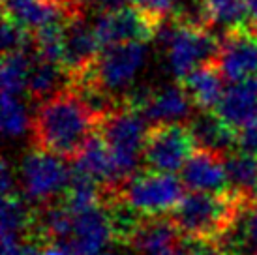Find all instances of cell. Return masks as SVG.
<instances>
[{
	"label": "cell",
	"instance_id": "2",
	"mask_svg": "<svg viewBox=\"0 0 257 255\" xmlns=\"http://www.w3.org/2000/svg\"><path fill=\"white\" fill-rule=\"evenodd\" d=\"M248 203L251 199L240 197L231 190L225 193L190 191L169 218L186 240L220 242Z\"/></svg>",
	"mask_w": 257,
	"mask_h": 255
},
{
	"label": "cell",
	"instance_id": "27",
	"mask_svg": "<svg viewBox=\"0 0 257 255\" xmlns=\"http://www.w3.org/2000/svg\"><path fill=\"white\" fill-rule=\"evenodd\" d=\"M68 21V19H66ZM66 21L51 23L47 27L36 30L32 38L34 55L38 58L49 60V62L62 66V55H64V36H66Z\"/></svg>",
	"mask_w": 257,
	"mask_h": 255
},
{
	"label": "cell",
	"instance_id": "16",
	"mask_svg": "<svg viewBox=\"0 0 257 255\" xmlns=\"http://www.w3.org/2000/svg\"><path fill=\"white\" fill-rule=\"evenodd\" d=\"M73 167H77L88 177H92L103 188V191L116 190L124 182L120 171L114 163L113 154L100 134L94 135L92 139L86 143L81 154L73 160Z\"/></svg>",
	"mask_w": 257,
	"mask_h": 255
},
{
	"label": "cell",
	"instance_id": "22",
	"mask_svg": "<svg viewBox=\"0 0 257 255\" xmlns=\"http://www.w3.org/2000/svg\"><path fill=\"white\" fill-rule=\"evenodd\" d=\"M64 81L70 85V77L60 64L49 62L38 58L34 55L32 68L29 75V86H27V96L38 105L53 98L55 94L64 90Z\"/></svg>",
	"mask_w": 257,
	"mask_h": 255
},
{
	"label": "cell",
	"instance_id": "5",
	"mask_svg": "<svg viewBox=\"0 0 257 255\" xmlns=\"http://www.w3.org/2000/svg\"><path fill=\"white\" fill-rule=\"evenodd\" d=\"M114 195L141 218H164L184 199V182L171 173L137 171L126 178Z\"/></svg>",
	"mask_w": 257,
	"mask_h": 255
},
{
	"label": "cell",
	"instance_id": "10",
	"mask_svg": "<svg viewBox=\"0 0 257 255\" xmlns=\"http://www.w3.org/2000/svg\"><path fill=\"white\" fill-rule=\"evenodd\" d=\"M158 17L149 14L137 4H130L109 14H100L92 29L101 49L118 43H149L158 36L162 25Z\"/></svg>",
	"mask_w": 257,
	"mask_h": 255
},
{
	"label": "cell",
	"instance_id": "8",
	"mask_svg": "<svg viewBox=\"0 0 257 255\" xmlns=\"http://www.w3.org/2000/svg\"><path fill=\"white\" fill-rule=\"evenodd\" d=\"M124 107L141 113L145 120L154 124L190 122V118L197 111L180 83H171L158 88H145V86L132 88L124 98Z\"/></svg>",
	"mask_w": 257,
	"mask_h": 255
},
{
	"label": "cell",
	"instance_id": "11",
	"mask_svg": "<svg viewBox=\"0 0 257 255\" xmlns=\"http://www.w3.org/2000/svg\"><path fill=\"white\" fill-rule=\"evenodd\" d=\"M214 64L229 85L257 77V30L250 25L225 30Z\"/></svg>",
	"mask_w": 257,
	"mask_h": 255
},
{
	"label": "cell",
	"instance_id": "37",
	"mask_svg": "<svg viewBox=\"0 0 257 255\" xmlns=\"http://www.w3.org/2000/svg\"><path fill=\"white\" fill-rule=\"evenodd\" d=\"M248 2V14H250V27L257 30V0H246Z\"/></svg>",
	"mask_w": 257,
	"mask_h": 255
},
{
	"label": "cell",
	"instance_id": "38",
	"mask_svg": "<svg viewBox=\"0 0 257 255\" xmlns=\"http://www.w3.org/2000/svg\"><path fill=\"white\" fill-rule=\"evenodd\" d=\"M98 255H118V251H116V249H113V246H111V248L103 249V251H101V253H98Z\"/></svg>",
	"mask_w": 257,
	"mask_h": 255
},
{
	"label": "cell",
	"instance_id": "9",
	"mask_svg": "<svg viewBox=\"0 0 257 255\" xmlns=\"http://www.w3.org/2000/svg\"><path fill=\"white\" fill-rule=\"evenodd\" d=\"M197 150L188 124H152L145 141L143 162L149 171L171 173L184 169Z\"/></svg>",
	"mask_w": 257,
	"mask_h": 255
},
{
	"label": "cell",
	"instance_id": "23",
	"mask_svg": "<svg viewBox=\"0 0 257 255\" xmlns=\"http://www.w3.org/2000/svg\"><path fill=\"white\" fill-rule=\"evenodd\" d=\"M229 190L244 199H257V156L233 150L225 156Z\"/></svg>",
	"mask_w": 257,
	"mask_h": 255
},
{
	"label": "cell",
	"instance_id": "36",
	"mask_svg": "<svg viewBox=\"0 0 257 255\" xmlns=\"http://www.w3.org/2000/svg\"><path fill=\"white\" fill-rule=\"evenodd\" d=\"M43 255H73L70 249L62 244H47L43 248Z\"/></svg>",
	"mask_w": 257,
	"mask_h": 255
},
{
	"label": "cell",
	"instance_id": "33",
	"mask_svg": "<svg viewBox=\"0 0 257 255\" xmlns=\"http://www.w3.org/2000/svg\"><path fill=\"white\" fill-rule=\"evenodd\" d=\"M0 182H2V195H10V193H14V188H15V182H17V178H15V169L10 165L6 158L2 160L0 163Z\"/></svg>",
	"mask_w": 257,
	"mask_h": 255
},
{
	"label": "cell",
	"instance_id": "24",
	"mask_svg": "<svg viewBox=\"0 0 257 255\" xmlns=\"http://www.w3.org/2000/svg\"><path fill=\"white\" fill-rule=\"evenodd\" d=\"M101 199H103V188L86 173H83L77 167H72L70 182L64 191L62 203L73 214H79L90 210L94 206H100Z\"/></svg>",
	"mask_w": 257,
	"mask_h": 255
},
{
	"label": "cell",
	"instance_id": "31",
	"mask_svg": "<svg viewBox=\"0 0 257 255\" xmlns=\"http://www.w3.org/2000/svg\"><path fill=\"white\" fill-rule=\"evenodd\" d=\"M236 150L257 156V116L236 132Z\"/></svg>",
	"mask_w": 257,
	"mask_h": 255
},
{
	"label": "cell",
	"instance_id": "14",
	"mask_svg": "<svg viewBox=\"0 0 257 255\" xmlns=\"http://www.w3.org/2000/svg\"><path fill=\"white\" fill-rule=\"evenodd\" d=\"M182 182L197 193H225L229 191L225 156L197 149L182 169Z\"/></svg>",
	"mask_w": 257,
	"mask_h": 255
},
{
	"label": "cell",
	"instance_id": "29",
	"mask_svg": "<svg viewBox=\"0 0 257 255\" xmlns=\"http://www.w3.org/2000/svg\"><path fill=\"white\" fill-rule=\"evenodd\" d=\"M32 45V38H30L29 30L21 29L19 25L4 19L2 23V49L4 55L14 53V51H29Z\"/></svg>",
	"mask_w": 257,
	"mask_h": 255
},
{
	"label": "cell",
	"instance_id": "1",
	"mask_svg": "<svg viewBox=\"0 0 257 255\" xmlns=\"http://www.w3.org/2000/svg\"><path fill=\"white\" fill-rule=\"evenodd\" d=\"M98 126L100 116L75 88L66 86L38 105L30 132L34 147L64 160H75L98 134Z\"/></svg>",
	"mask_w": 257,
	"mask_h": 255
},
{
	"label": "cell",
	"instance_id": "19",
	"mask_svg": "<svg viewBox=\"0 0 257 255\" xmlns=\"http://www.w3.org/2000/svg\"><path fill=\"white\" fill-rule=\"evenodd\" d=\"M4 19L19 25L25 30H40L51 23L66 21L70 15L66 10L47 0H2Z\"/></svg>",
	"mask_w": 257,
	"mask_h": 255
},
{
	"label": "cell",
	"instance_id": "20",
	"mask_svg": "<svg viewBox=\"0 0 257 255\" xmlns=\"http://www.w3.org/2000/svg\"><path fill=\"white\" fill-rule=\"evenodd\" d=\"M223 81L225 79L221 77L218 66L212 60L195 68L180 85L186 88L197 111H216L221 96L225 92Z\"/></svg>",
	"mask_w": 257,
	"mask_h": 255
},
{
	"label": "cell",
	"instance_id": "6",
	"mask_svg": "<svg viewBox=\"0 0 257 255\" xmlns=\"http://www.w3.org/2000/svg\"><path fill=\"white\" fill-rule=\"evenodd\" d=\"M70 173L72 169L66 167L62 158L32 147L23 154L19 162L17 182L23 191V197L38 208L57 203L64 197V191L70 182Z\"/></svg>",
	"mask_w": 257,
	"mask_h": 255
},
{
	"label": "cell",
	"instance_id": "7",
	"mask_svg": "<svg viewBox=\"0 0 257 255\" xmlns=\"http://www.w3.org/2000/svg\"><path fill=\"white\" fill-rule=\"evenodd\" d=\"M98 134L111 150L122 178L126 180L136 175L139 162L143 160L145 141L149 134L143 114L130 107H120L101 118Z\"/></svg>",
	"mask_w": 257,
	"mask_h": 255
},
{
	"label": "cell",
	"instance_id": "4",
	"mask_svg": "<svg viewBox=\"0 0 257 255\" xmlns=\"http://www.w3.org/2000/svg\"><path fill=\"white\" fill-rule=\"evenodd\" d=\"M147 43H118L103 47L92 70L70 86H96L124 105L126 94L147 64Z\"/></svg>",
	"mask_w": 257,
	"mask_h": 255
},
{
	"label": "cell",
	"instance_id": "26",
	"mask_svg": "<svg viewBox=\"0 0 257 255\" xmlns=\"http://www.w3.org/2000/svg\"><path fill=\"white\" fill-rule=\"evenodd\" d=\"M32 60L34 57L29 55V51H14L2 57V71H0L2 92L12 96L27 94Z\"/></svg>",
	"mask_w": 257,
	"mask_h": 255
},
{
	"label": "cell",
	"instance_id": "13",
	"mask_svg": "<svg viewBox=\"0 0 257 255\" xmlns=\"http://www.w3.org/2000/svg\"><path fill=\"white\" fill-rule=\"evenodd\" d=\"M114 231L107 208L103 205L73 214V229L62 244L73 255H98L113 246Z\"/></svg>",
	"mask_w": 257,
	"mask_h": 255
},
{
	"label": "cell",
	"instance_id": "15",
	"mask_svg": "<svg viewBox=\"0 0 257 255\" xmlns=\"http://www.w3.org/2000/svg\"><path fill=\"white\" fill-rule=\"evenodd\" d=\"M214 113L235 132L250 124L257 116V77L229 85Z\"/></svg>",
	"mask_w": 257,
	"mask_h": 255
},
{
	"label": "cell",
	"instance_id": "18",
	"mask_svg": "<svg viewBox=\"0 0 257 255\" xmlns=\"http://www.w3.org/2000/svg\"><path fill=\"white\" fill-rule=\"evenodd\" d=\"M188 128L192 132L197 149L227 156L236 150V132L229 128L214 111H195Z\"/></svg>",
	"mask_w": 257,
	"mask_h": 255
},
{
	"label": "cell",
	"instance_id": "3",
	"mask_svg": "<svg viewBox=\"0 0 257 255\" xmlns=\"http://www.w3.org/2000/svg\"><path fill=\"white\" fill-rule=\"evenodd\" d=\"M156 38L164 45L169 70L179 83L195 68L212 62L220 47V40H216L208 27L182 23L175 17L162 25Z\"/></svg>",
	"mask_w": 257,
	"mask_h": 255
},
{
	"label": "cell",
	"instance_id": "25",
	"mask_svg": "<svg viewBox=\"0 0 257 255\" xmlns=\"http://www.w3.org/2000/svg\"><path fill=\"white\" fill-rule=\"evenodd\" d=\"M208 27H223L225 30L250 25L246 0H197Z\"/></svg>",
	"mask_w": 257,
	"mask_h": 255
},
{
	"label": "cell",
	"instance_id": "32",
	"mask_svg": "<svg viewBox=\"0 0 257 255\" xmlns=\"http://www.w3.org/2000/svg\"><path fill=\"white\" fill-rule=\"evenodd\" d=\"M134 4L147 10L160 21H167V17L175 15L177 10V0H134Z\"/></svg>",
	"mask_w": 257,
	"mask_h": 255
},
{
	"label": "cell",
	"instance_id": "30",
	"mask_svg": "<svg viewBox=\"0 0 257 255\" xmlns=\"http://www.w3.org/2000/svg\"><path fill=\"white\" fill-rule=\"evenodd\" d=\"M45 244L34 236L23 238L17 242H8L2 244V255H43Z\"/></svg>",
	"mask_w": 257,
	"mask_h": 255
},
{
	"label": "cell",
	"instance_id": "28",
	"mask_svg": "<svg viewBox=\"0 0 257 255\" xmlns=\"http://www.w3.org/2000/svg\"><path fill=\"white\" fill-rule=\"evenodd\" d=\"M0 124H2V134L15 139L21 137L32 128V118L29 114L27 105L21 101L19 96H12L8 92H2V116H0Z\"/></svg>",
	"mask_w": 257,
	"mask_h": 255
},
{
	"label": "cell",
	"instance_id": "34",
	"mask_svg": "<svg viewBox=\"0 0 257 255\" xmlns=\"http://www.w3.org/2000/svg\"><path fill=\"white\" fill-rule=\"evenodd\" d=\"M130 4H134V0H88L86 8H92L98 14H109L124 6H130Z\"/></svg>",
	"mask_w": 257,
	"mask_h": 255
},
{
	"label": "cell",
	"instance_id": "21",
	"mask_svg": "<svg viewBox=\"0 0 257 255\" xmlns=\"http://www.w3.org/2000/svg\"><path fill=\"white\" fill-rule=\"evenodd\" d=\"M36 208L21 193L2 195V244L34 236Z\"/></svg>",
	"mask_w": 257,
	"mask_h": 255
},
{
	"label": "cell",
	"instance_id": "12",
	"mask_svg": "<svg viewBox=\"0 0 257 255\" xmlns=\"http://www.w3.org/2000/svg\"><path fill=\"white\" fill-rule=\"evenodd\" d=\"M101 53V45L92 27H88L81 17H70L66 21L64 55L62 68L70 77V85L77 83L92 70Z\"/></svg>",
	"mask_w": 257,
	"mask_h": 255
},
{
	"label": "cell",
	"instance_id": "17",
	"mask_svg": "<svg viewBox=\"0 0 257 255\" xmlns=\"http://www.w3.org/2000/svg\"><path fill=\"white\" fill-rule=\"evenodd\" d=\"M182 242V234L175 227L171 218H145L134 234L130 236L128 246L137 255H164L177 248Z\"/></svg>",
	"mask_w": 257,
	"mask_h": 255
},
{
	"label": "cell",
	"instance_id": "35",
	"mask_svg": "<svg viewBox=\"0 0 257 255\" xmlns=\"http://www.w3.org/2000/svg\"><path fill=\"white\" fill-rule=\"evenodd\" d=\"M164 255H201V251L195 240H186V238H182V242H180L177 248L169 249Z\"/></svg>",
	"mask_w": 257,
	"mask_h": 255
}]
</instances>
